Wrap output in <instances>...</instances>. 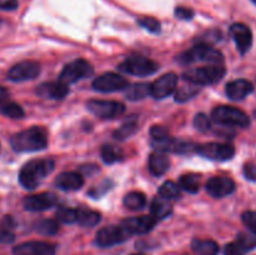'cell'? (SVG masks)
<instances>
[{"label":"cell","mask_w":256,"mask_h":255,"mask_svg":"<svg viewBox=\"0 0 256 255\" xmlns=\"http://www.w3.org/2000/svg\"><path fill=\"white\" fill-rule=\"evenodd\" d=\"M244 175L248 180L256 182V165L254 162H246L244 165Z\"/></svg>","instance_id":"cell-44"},{"label":"cell","mask_w":256,"mask_h":255,"mask_svg":"<svg viewBox=\"0 0 256 255\" xmlns=\"http://www.w3.org/2000/svg\"><path fill=\"white\" fill-rule=\"evenodd\" d=\"M58 204V196L54 192H45L29 195L22 200L24 209L28 212H44Z\"/></svg>","instance_id":"cell-13"},{"label":"cell","mask_w":256,"mask_h":255,"mask_svg":"<svg viewBox=\"0 0 256 255\" xmlns=\"http://www.w3.org/2000/svg\"><path fill=\"white\" fill-rule=\"evenodd\" d=\"M125 92V96L129 100H142L148 95H152V84L148 82H135L128 86Z\"/></svg>","instance_id":"cell-26"},{"label":"cell","mask_w":256,"mask_h":255,"mask_svg":"<svg viewBox=\"0 0 256 255\" xmlns=\"http://www.w3.org/2000/svg\"><path fill=\"white\" fill-rule=\"evenodd\" d=\"M112 182H110V180H105V182H102V184L98 185V186H95L92 190H90L89 194L92 195V198H95V199H96V198L104 195L108 190H110V186H112Z\"/></svg>","instance_id":"cell-42"},{"label":"cell","mask_w":256,"mask_h":255,"mask_svg":"<svg viewBox=\"0 0 256 255\" xmlns=\"http://www.w3.org/2000/svg\"><path fill=\"white\" fill-rule=\"evenodd\" d=\"M10 145L16 152H39L48 146V132L42 126H32L12 135Z\"/></svg>","instance_id":"cell-1"},{"label":"cell","mask_w":256,"mask_h":255,"mask_svg":"<svg viewBox=\"0 0 256 255\" xmlns=\"http://www.w3.org/2000/svg\"><path fill=\"white\" fill-rule=\"evenodd\" d=\"M54 166L55 162L50 158L30 160L20 170L19 182L25 189H35L54 170Z\"/></svg>","instance_id":"cell-2"},{"label":"cell","mask_w":256,"mask_h":255,"mask_svg":"<svg viewBox=\"0 0 256 255\" xmlns=\"http://www.w3.org/2000/svg\"><path fill=\"white\" fill-rule=\"evenodd\" d=\"M35 230L42 235H55L59 232V224L54 219L40 220L35 224Z\"/></svg>","instance_id":"cell-33"},{"label":"cell","mask_w":256,"mask_h":255,"mask_svg":"<svg viewBox=\"0 0 256 255\" xmlns=\"http://www.w3.org/2000/svg\"><path fill=\"white\" fill-rule=\"evenodd\" d=\"M129 86V82L122 75L116 72H105L95 78L92 82V89L100 92H114L125 90Z\"/></svg>","instance_id":"cell-11"},{"label":"cell","mask_w":256,"mask_h":255,"mask_svg":"<svg viewBox=\"0 0 256 255\" xmlns=\"http://www.w3.org/2000/svg\"><path fill=\"white\" fill-rule=\"evenodd\" d=\"M192 124H194L195 129L199 130V132H208V130L212 128V122H210V118L208 116V115L202 114V112L195 115Z\"/></svg>","instance_id":"cell-39"},{"label":"cell","mask_w":256,"mask_h":255,"mask_svg":"<svg viewBox=\"0 0 256 255\" xmlns=\"http://www.w3.org/2000/svg\"><path fill=\"white\" fill-rule=\"evenodd\" d=\"M150 212L155 219H165L172 214V205L170 204L169 199L159 195V196H155L152 199V205H150Z\"/></svg>","instance_id":"cell-24"},{"label":"cell","mask_w":256,"mask_h":255,"mask_svg":"<svg viewBox=\"0 0 256 255\" xmlns=\"http://www.w3.org/2000/svg\"><path fill=\"white\" fill-rule=\"evenodd\" d=\"M102 158L106 164H114V162H122L124 158V152L122 149L114 146V145H102Z\"/></svg>","instance_id":"cell-30"},{"label":"cell","mask_w":256,"mask_h":255,"mask_svg":"<svg viewBox=\"0 0 256 255\" xmlns=\"http://www.w3.org/2000/svg\"><path fill=\"white\" fill-rule=\"evenodd\" d=\"M212 118L218 124L229 125V126L248 128L252 122L250 118L242 110H240L239 108L229 106V105L215 108L212 112Z\"/></svg>","instance_id":"cell-5"},{"label":"cell","mask_w":256,"mask_h":255,"mask_svg":"<svg viewBox=\"0 0 256 255\" xmlns=\"http://www.w3.org/2000/svg\"><path fill=\"white\" fill-rule=\"evenodd\" d=\"M78 216H79V210L72 208H60L56 212V220L64 224H72L78 222Z\"/></svg>","instance_id":"cell-35"},{"label":"cell","mask_w":256,"mask_h":255,"mask_svg":"<svg viewBox=\"0 0 256 255\" xmlns=\"http://www.w3.org/2000/svg\"><path fill=\"white\" fill-rule=\"evenodd\" d=\"M179 185L185 192H190V194H196L200 190V176L198 174H192V172L182 175Z\"/></svg>","instance_id":"cell-27"},{"label":"cell","mask_w":256,"mask_h":255,"mask_svg":"<svg viewBox=\"0 0 256 255\" xmlns=\"http://www.w3.org/2000/svg\"><path fill=\"white\" fill-rule=\"evenodd\" d=\"M42 72L40 64L32 60H25L15 64L12 69L8 72V79L12 82H26L32 80L38 76Z\"/></svg>","instance_id":"cell-12"},{"label":"cell","mask_w":256,"mask_h":255,"mask_svg":"<svg viewBox=\"0 0 256 255\" xmlns=\"http://www.w3.org/2000/svg\"><path fill=\"white\" fill-rule=\"evenodd\" d=\"M252 2H254V4L256 5V0H252Z\"/></svg>","instance_id":"cell-49"},{"label":"cell","mask_w":256,"mask_h":255,"mask_svg":"<svg viewBox=\"0 0 256 255\" xmlns=\"http://www.w3.org/2000/svg\"><path fill=\"white\" fill-rule=\"evenodd\" d=\"M36 94L39 96L45 98V99L62 100L69 94V85L60 82V80H58V82H44V84L38 86Z\"/></svg>","instance_id":"cell-20"},{"label":"cell","mask_w":256,"mask_h":255,"mask_svg":"<svg viewBox=\"0 0 256 255\" xmlns=\"http://www.w3.org/2000/svg\"><path fill=\"white\" fill-rule=\"evenodd\" d=\"M56 246L46 242H26L12 249L14 255H55Z\"/></svg>","instance_id":"cell-15"},{"label":"cell","mask_w":256,"mask_h":255,"mask_svg":"<svg viewBox=\"0 0 256 255\" xmlns=\"http://www.w3.org/2000/svg\"><path fill=\"white\" fill-rule=\"evenodd\" d=\"M226 74V70L222 65L194 68L182 72L185 82L194 85H212L219 82Z\"/></svg>","instance_id":"cell-4"},{"label":"cell","mask_w":256,"mask_h":255,"mask_svg":"<svg viewBox=\"0 0 256 255\" xmlns=\"http://www.w3.org/2000/svg\"><path fill=\"white\" fill-rule=\"evenodd\" d=\"M18 8V0H0V9L6 10H15Z\"/></svg>","instance_id":"cell-45"},{"label":"cell","mask_w":256,"mask_h":255,"mask_svg":"<svg viewBox=\"0 0 256 255\" xmlns=\"http://www.w3.org/2000/svg\"><path fill=\"white\" fill-rule=\"evenodd\" d=\"M254 116L256 118V110H255V112H254Z\"/></svg>","instance_id":"cell-50"},{"label":"cell","mask_w":256,"mask_h":255,"mask_svg":"<svg viewBox=\"0 0 256 255\" xmlns=\"http://www.w3.org/2000/svg\"><path fill=\"white\" fill-rule=\"evenodd\" d=\"M256 248V236L240 232L236 239L224 248V255H245Z\"/></svg>","instance_id":"cell-18"},{"label":"cell","mask_w":256,"mask_h":255,"mask_svg":"<svg viewBox=\"0 0 256 255\" xmlns=\"http://www.w3.org/2000/svg\"><path fill=\"white\" fill-rule=\"evenodd\" d=\"M159 195L166 198V199H175V198H178L180 195L179 185L175 184L172 180H168L164 184L160 185Z\"/></svg>","instance_id":"cell-36"},{"label":"cell","mask_w":256,"mask_h":255,"mask_svg":"<svg viewBox=\"0 0 256 255\" xmlns=\"http://www.w3.org/2000/svg\"><path fill=\"white\" fill-rule=\"evenodd\" d=\"M84 185V178L76 172H64L55 179V186L64 192L79 190Z\"/></svg>","instance_id":"cell-21"},{"label":"cell","mask_w":256,"mask_h":255,"mask_svg":"<svg viewBox=\"0 0 256 255\" xmlns=\"http://www.w3.org/2000/svg\"><path fill=\"white\" fill-rule=\"evenodd\" d=\"M170 159L165 152H154L149 156V170L155 176H162L169 170Z\"/></svg>","instance_id":"cell-23"},{"label":"cell","mask_w":256,"mask_h":255,"mask_svg":"<svg viewBox=\"0 0 256 255\" xmlns=\"http://www.w3.org/2000/svg\"><path fill=\"white\" fill-rule=\"evenodd\" d=\"M15 240V235L6 228H0V244H10Z\"/></svg>","instance_id":"cell-43"},{"label":"cell","mask_w":256,"mask_h":255,"mask_svg":"<svg viewBox=\"0 0 256 255\" xmlns=\"http://www.w3.org/2000/svg\"><path fill=\"white\" fill-rule=\"evenodd\" d=\"M158 219H155L152 215H142V216L128 218L122 222V225L124 229L129 232L130 235L134 234H146L152 228L156 225Z\"/></svg>","instance_id":"cell-14"},{"label":"cell","mask_w":256,"mask_h":255,"mask_svg":"<svg viewBox=\"0 0 256 255\" xmlns=\"http://www.w3.org/2000/svg\"><path fill=\"white\" fill-rule=\"evenodd\" d=\"M0 114L12 118V119H22L25 112L19 104L5 100V102H0Z\"/></svg>","instance_id":"cell-29"},{"label":"cell","mask_w":256,"mask_h":255,"mask_svg":"<svg viewBox=\"0 0 256 255\" xmlns=\"http://www.w3.org/2000/svg\"><path fill=\"white\" fill-rule=\"evenodd\" d=\"M178 62L185 65L196 62H206L212 65H219L224 62V55L215 48H212L205 42H200L190 50L180 54L178 56Z\"/></svg>","instance_id":"cell-3"},{"label":"cell","mask_w":256,"mask_h":255,"mask_svg":"<svg viewBox=\"0 0 256 255\" xmlns=\"http://www.w3.org/2000/svg\"><path fill=\"white\" fill-rule=\"evenodd\" d=\"M192 249L196 255L219 254V245L212 239H194L192 242Z\"/></svg>","instance_id":"cell-25"},{"label":"cell","mask_w":256,"mask_h":255,"mask_svg":"<svg viewBox=\"0 0 256 255\" xmlns=\"http://www.w3.org/2000/svg\"><path fill=\"white\" fill-rule=\"evenodd\" d=\"M88 110L100 119H115L124 114L125 105L114 100H89Z\"/></svg>","instance_id":"cell-8"},{"label":"cell","mask_w":256,"mask_h":255,"mask_svg":"<svg viewBox=\"0 0 256 255\" xmlns=\"http://www.w3.org/2000/svg\"></svg>","instance_id":"cell-51"},{"label":"cell","mask_w":256,"mask_h":255,"mask_svg":"<svg viewBox=\"0 0 256 255\" xmlns=\"http://www.w3.org/2000/svg\"><path fill=\"white\" fill-rule=\"evenodd\" d=\"M242 220L245 224V226H246L252 234L256 235V212H250V210H248V212H242Z\"/></svg>","instance_id":"cell-40"},{"label":"cell","mask_w":256,"mask_h":255,"mask_svg":"<svg viewBox=\"0 0 256 255\" xmlns=\"http://www.w3.org/2000/svg\"><path fill=\"white\" fill-rule=\"evenodd\" d=\"M130 234L120 225H110L100 229L95 236V244L100 248H110L126 242Z\"/></svg>","instance_id":"cell-9"},{"label":"cell","mask_w":256,"mask_h":255,"mask_svg":"<svg viewBox=\"0 0 256 255\" xmlns=\"http://www.w3.org/2000/svg\"><path fill=\"white\" fill-rule=\"evenodd\" d=\"M196 152L206 159L215 162H226L235 155V149L230 144L222 142H206V144L198 145Z\"/></svg>","instance_id":"cell-10"},{"label":"cell","mask_w":256,"mask_h":255,"mask_svg":"<svg viewBox=\"0 0 256 255\" xmlns=\"http://www.w3.org/2000/svg\"><path fill=\"white\" fill-rule=\"evenodd\" d=\"M118 69L126 74L135 75V76H149L155 74L159 69V65L154 60L144 56L128 58L124 62H120Z\"/></svg>","instance_id":"cell-6"},{"label":"cell","mask_w":256,"mask_h":255,"mask_svg":"<svg viewBox=\"0 0 256 255\" xmlns=\"http://www.w3.org/2000/svg\"><path fill=\"white\" fill-rule=\"evenodd\" d=\"M175 16L180 20H192L194 18L195 12L190 8H185V6H178L175 8L174 12Z\"/></svg>","instance_id":"cell-41"},{"label":"cell","mask_w":256,"mask_h":255,"mask_svg":"<svg viewBox=\"0 0 256 255\" xmlns=\"http://www.w3.org/2000/svg\"><path fill=\"white\" fill-rule=\"evenodd\" d=\"M230 34H232L240 54H246L252 45V32L250 28L242 22H235L230 26Z\"/></svg>","instance_id":"cell-16"},{"label":"cell","mask_w":256,"mask_h":255,"mask_svg":"<svg viewBox=\"0 0 256 255\" xmlns=\"http://www.w3.org/2000/svg\"><path fill=\"white\" fill-rule=\"evenodd\" d=\"M138 130V122L136 119H129L114 132L112 136L116 140H126L132 135H134Z\"/></svg>","instance_id":"cell-31"},{"label":"cell","mask_w":256,"mask_h":255,"mask_svg":"<svg viewBox=\"0 0 256 255\" xmlns=\"http://www.w3.org/2000/svg\"><path fill=\"white\" fill-rule=\"evenodd\" d=\"M130 255H144V254H139V252H135V254H130Z\"/></svg>","instance_id":"cell-48"},{"label":"cell","mask_w":256,"mask_h":255,"mask_svg":"<svg viewBox=\"0 0 256 255\" xmlns=\"http://www.w3.org/2000/svg\"><path fill=\"white\" fill-rule=\"evenodd\" d=\"M178 85V75L174 72H168L155 80L152 84V96L155 99H164L172 94Z\"/></svg>","instance_id":"cell-17"},{"label":"cell","mask_w":256,"mask_h":255,"mask_svg":"<svg viewBox=\"0 0 256 255\" xmlns=\"http://www.w3.org/2000/svg\"><path fill=\"white\" fill-rule=\"evenodd\" d=\"M102 215L94 210H79V216H78V222L84 228H92L99 224Z\"/></svg>","instance_id":"cell-32"},{"label":"cell","mask_w":256,"mask_h":255,"mask_svg":"<svg viewBox=\"0 0 256 255\" xmlns=\"http://www.w3.org/2000/svg\"><path fill=\"white\" fill-rule=\"evenodd\" d=\"M235 190V182L228 176H214L206 182V192L212 198H224Z\"/></svg>","instance_id":"cell-19"},{"label":"cell","mask_w":256,"mask_h":255,"mask_svg":"<svg viewBox=\"0 0 256 255\" xmlns=\"http://www.w3.org/2000/svg\"><path fill=\"white\" fill-rule=\"evenodd\" d=\"M150 135H152V144H159V142H165V140H168L170 138L169 132L164 126H159V125H154L152 128Z\"/></svg>","instance_id":"cell-38"},{"label":"cell","mask_w":256,"mask_h":255,"mask_svg":"<svg viewBox=\"0 0 256 255\" xmlns=\"http://www.w3.org/2000/svg\"><path fill=\"white\" fill-rule=\"evenodd\" d=\"M138 24L142 28H144V29H146L148 32H152V34H158L160 32V26H162L159 20L152 16L140 18V19H138Z\"/></svg>","instance_id":"cell-37"},{"label":"cell","mask_w":256,"mask_h":255,"mask_svg":"<svg viewBox=\"0 0 256 255\" xmlns=\"http://www.w3.org/2000/svg\"><path fill=\"white\" fill-rule=\"evenodd\" d=\"M122 202L128 209L140 210L146 205V198L140 192H130L125 195Z\"/></svg>","instance_id":"cell-28"},{"label":"cell","mask_w":256,"mask_h":255,"mask_svg":"<svg viewBox=\"0 0 256 255\" xmlns=\"http://www.w3.org/2000/svg\"><path fill=\"white\" fill-rule=\"evenodd\" d=\"M254 86L249 80L245 79H236L226 84V95L232 100H242L248 95L252 94Z\"/></svg>","instance_id":"cell-22"},{"label":"cell","mask_w":256,"mask_h":255,"mask_svg":"<svg viewBox=\"0 0 256 255\" xmlns=\"http://www.w3.org/2000/svg\"><path fill=\"white\" fill-rule=\"evenodd\" d=\"M14 225H15V222H14V220H12V216H5L4 220H2V226L6 228V229L10 230L12 226H14Z\"/></svg>","instance_id":"cell-46"},{"label":"cell","mask_w":256,"mask_h":255,"mask_svg":"<svg viewBox=\"0 0 256 255\" xmlns=\"http://www.w3.org/2000/svg\"><path fill=\"white\" fill-rule=\"evenodd\" d=\"M9 98V92L4 86H0V102H5Z\"/></svg>","instance_id":"cell-47"},{"label":"cell","mask_w":256,"mask_h":255,"mask_svg":"<svg viewBox=\"0 0 256 255\" xmlns=\"http://www.w3.org/2000/svg\"><path fill=\"white\" fill-rule=\"evenodd\" d=\"M198 92H199V89L196 88V85L189 82V85H184V86L179 88L176 90V92H175V102H185L188 100L192 99Z\"/></svg>","instance_id":"cell-34"},{"label":"cell","mask_w":256,"mask_h":255,"mask_svg":"<svg viewBox=\"0 0 256 255\" xmlns=\"http://www.w3.org/2000/svg\"><path fill=\"white\" fill-rule=\"evenodd\" d=\"M92 72H94V69L89 62H86L85 59H76L65 65L64 69L60 72L59 80L69 85L85 79V78L92 76Z\"/></svg>","instance_id":"cell-7"}]
</instances>
